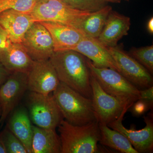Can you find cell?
Masks as SVG:
<instances>
[{"label": "cell", "mask_w": 153, "mask_h": 153, "mask_svg": "<svg viewBox=\"0 0 153 153\" xmlns=\"http://www.w3.org/2000/svg\"><path fill=\"white\" fill-rule=\"evenodd\" d=\"M36 3V0H0V13L10 10L31 13Z\"/></svg>", "instance_id": "cell-24"}, {"label": "cell", "mask_w": 153, "mask_h": 153, "mask_svg": "<svg viewBox=\"0 0 153 153\" xmlns=\"http://www.w3.org/2000/svg\"><path fill=\"white\" fill-rule=\"evenodd\" d=\"M48 1V0H36L37 3L41 2L46 1Z\"/></svg>", "instance_id": "cell-33"}, {"label": "cell", "mask_w": 153, "mask_h": 153, "mask_svg": "<svg viewBox=\"0 0 153 153\" xmlns=\"http://www.w3.org/2000/svg\"><path fill=\"white\" fill-rule=\"evenodd\" d=\"M7 127L25 146L28 153H32L33 125L27 110L20 106L13 112Z\"/></svg>", "instance_id": "cell-18"}, {"label": "cell", "mask_w": 153, "mask_h": 153, "mask_svg": "<svg viewBox=\"0 0 153 153\" xmlns=\"http://www.w3.org/2000/svg\"><path fill=\"white\" fill-rule=\"evenodd\" d=\"M128 54L140 63L151 74H153V46L133 48Z\"/></svg>", "instance_id": "cell-22"}, {"label": "cell", "mask_w": 153, "mask_h": 153, "mask_svg": "<svg viewBox=\"0 0 153 153\" xmlns=\"http://www.w3.org/2000/svg\"><path fill=\"white\" fill-rule=\"evenodd\" d=\"M40 22L49 31L53 40L54 51L69 50L87 37L81 30L61 23Z\"/></svg>", "instance_id": "cell-15"}, {"label": "cell", "mask_w": 153, "mask_h": 153, "mask_svg": "<svg viewBox=\"0 0 153 153\" xmlns=\"http://www.w3.org/2000/svg\"><path fill=\"white\" fill-rule=\"evenodd\" d=\"M112 7L106 5L104 7L91 13L82 22L79 27L88 37L97 38L103 30Z\"/></svg>", "instance_id": "cell-21"}, {"label": "cell", "mask_w": 153, "mask_h": 153, "mask_svg": "<svg viewBox=\"0 0 153 153\" xmlns=\"http://www.w3.org/2000/svg\"><path fill=\"white\" fill-rule=\"evenodd\" d=\"M10 41L7 32L0 26V52Z\"/></svg>", "instance_id": "cell-28"}, {"label": "cell", "mask_w": 153, "mask_h": 153, "mask_svg": "<svg viewBox=\"0 0 153 153\" xmlns=\"http://www.w3.org/2000/svg\"><path fill=\"white\" fill-rule=\"evenodd\" d=\"M27 90V73L25 72H12L0 86V128Z\"/></svg>", "instance_id": "cell-9"}, {"label": "cell", "mask_w": 153, "mask_h": 153, "mask_svg": "<svg viewBox=\"0 0 153 153\" xmlns=\"http://www.w3.org/2000/svg\"><path fill=\"white\" fill-rule=\"evenodd\" d=\"M0 153H7L5 148L3 144L1 138H0Z\"/></svg>", "instance_id": "cell-31"}, {"label": "cell", "mask_w": 153, "mask_h": 153, "mask_svg": "<svg viewBox=\"0 0 153 153\" xmlns=\"http://www.w3.org/2000/svg\"><path fill=\"white\" fill-rule=\"evenodd\" d=\"M61 153L100 152V137L97 121L82 126H75L63 119L58 126Z\"/></svg>", "instance_id": "cell-2"}, {"label": "cell", "mask_w": 153, "mask_h": 153, "mask_svg": "<svg viewBox=\"0 0 153 153\" xmlns=\"http://www.w3.org/2000/svg\"><path fill=\"white\" fill-rule=\"evenodd\" d=\"M32 153L61 152L60 136L55 129L38 127L33 125Z\"/></svg>", "instance_id": "cell-19"}, {"label": "cell", "mask_w": 153, "mask_h": 153, "mask_svg": "<svg viewBox=\"0 0 153 153\" xmlns=\"http://www.w3.org/2000/svg\"><path fill=\"white\" fill-rule=\"evenodd\" d=\"M127 111H124L120 117L108 125L110 128L123 134L128 140L138 153H152L153 151V114L144 117L146 124L143 128L136 130L134 128L128 129L123 124L124 116Z\"/></svg>", "instance_id": "cell-12"}, {"label": "cell", "mask_w": 153, "mask_h": 153, "mask_svg": "<svg viewBox=\"0 0 153 153\" xmlns=\"http://www.w3.org/2000/svg\"><path fill=\"white\" fill-rule=\"evenodd\" d=\"M21 44L34 61L49 60L55 52L50 33L39 22H35L31 25Z\"/></svg>", "instance_id": "cell-10"}, {"label": "cell", "mask_w": 153, "mask_h": 153, "mask_svg": "<svg viewBox=\"0 0 153 153\" xmlns=\"http://www.w3.org/2000/svg\"><path fill=\"white\" fill-rule=\"evenodd\" d=\"M91 72L102 88L130 109L140 98V90L117 71L108 68H97L88 58Z\"/></svg>", "instance_id": "cell-4"}, {"label": "cell", "mask_w": 153, "mask_h": 153, "mask_svg": "<svg viewBox=\"0 0 153 153\" xmlns=\"http://www.w3.org/2000/svg\"><path fill=\"white\" fill-rule=\"evenodd\" d=\"M91 84L92 105L96 119L99 123L108 126L119 118L124 111H128V108L102 89L91 72Z\"/></svg>", "instance_id": "cell-8"}, {"label": "cell", "mask_w": 153, "mask_h": 153, "mask_svg": "<svg viewBox=\"0 0 153 153\" xmlns=\"http://www.w3.org/2000/svg\"><path fill=\"white\" fill-rule=\"evenodd\" d=\"M31 121L41 128L55 129L63 119L53 95L30 91L27 99Z\"/></svg>", "instance_id": "cell-6"}, {"label": "cell", "mask_w": 153, "mask_h": 153, "mask_svg": "<svg viewBox=\"0 0 153 153\" xmlns=\"http://www.w3.org/2000/svg\"><path fill=\"white\" fill-rule=\"evenodd\" d=\"M99 127L100 133L99 143L102 146L120 153H138L123 134L110 128L105 124L99 123Z\"/></svg>", "instance_id": "cell-20"}, {"label": "cell", "mask_w": 153, "mask_h": 153, "mask_svg": "<svg viewBox=\"0 0 153 153\" xmlns=\"http://www.w3.org/2000/svg\"><path fill=\"white\" fill-rule=\"evenodd\" d=\"M60 83L49 60L34 61L27 73V89L44 94L53 92Z\"/></svg>", "instance_id": "cell-11"}, {"label": "cell", "mask_w": 153, "mask_h": 153, "mask_svg": "<svg viewBox=\"0 0 153 153\" xmlns=\"http://www.w3.org/2000/svg\"><path fill=\"white\" fill-rule=\"evenodd\" d=\"M73 8L82 11L94 12L107 5L104 0H62Z\"/></svg>", "instance_id": "cell-25"}, {"label": "cell", "mask_w": 153, "mask_h": 153, "mask_svg": "<svg viewBox=\"0 0 153 153\" xmlns=\"http://www.w3.org/2000/svg\"><path fill=\"white\" fill-rule=\"evenodd\" d=\"M125 1H128L129 0H125Z\"/></svg>", "instance_id": "cell-35"}, {"label": "cell", "mask_w": 153, "mask_h": 153, "mask_svg": "<svg viewBox=\"0 0 153 153\" xmlns=\"http://www.w3.org/2000/svg\"><path fill=\"white\" fill-rule=\"evenodd\" d=\"M147 28L148 32L151 34H152L153 33V18L152 17L148 21L147 25Z\"/></svg>", "instance_id": "cell-30"}, {"label": "cell", "mask_w": 153, "mask_h": 153, "mask_svg": "<svg viewBox=\"0 0 153 153\" xmlns=\"http://www.w3.org/2000/svg\"><path fill=\"white\" fill-rule=\"evenodd\" d=\"M91 13L73 8L62 0H48L36 3L30 13L35 22H57L79 29Z\"/></svg>", "instance_id": "cell-5"}, {"label": "cell", "mask_w": 153, "mask_h": 153, "mask_svg": "<svg viewBox=\"0 0 153 153\" xmlns=\"http://www.w3.org/2000/svg\"><path fill=\"white\" fill-rule=\"evenodd\" d=\"M138 100L144 102L149 106L150 109H152L153 105V86L140 90V98Z\"/></svg>", "instance_id": "cell-26"}, {"label": "cell", "mask_w": 153, "mask_h": 153, "mask_svg": "<svg viewBox=\"0 0 153 153\" xmlns=\"http://www.w3.org/2000/svg\"><path fill=\"white\" fill-rule=\"evenodd\" d=\"M131 25L129 17L112 10L97 39L107 47H115L123 37L128 35Z\"/></svg>", "instance_id": "cell-16"}, {"label": "cell", "mask_w": 153, "mask_h": 153, "mask_svg": "<svg viewBox=\"0 0 153 153\" xmlns=\"http://www.w3.org/2000/svg\"><path fill=\"white\" fill-rule=\"evenodd\" d=\"M52 94L63 118L68 123L82 126L97 121L92 100L60 82Z\"/></svg>", "instance_id": "cell-3"}, {"label": "cell", "mask_w": 153, "mask_h": 153, "mask_svg": "<svg viewBox=\"0 0 153 153\" xmlns=\"http://www.w3.org/2000/svg\"><path fill=\"white\" fill-rule=\"evenodd\" d=\"M1 106H0V116H1Z\"/></svg>", "instance_id": "cell-34"}, {"label": "cell", "mask_w": 153, "mask_h": 153, "mask_svg": "<svg viewBox=\"0 0 153 153\" xmlns=\"http://www.w3.org/2000/svg\"><path fill=\"white\" fill-rule=\"evenodd\" d=\"M34 61L21 43L10 41L0 52V62L11 73H27Z\"/></svg>", "instance_id": "cell-17"}, {"label": "cell", "mask_w": 153, "mask_h": 153, "mask_svg": "<svg viewBox=\"0 0 153 153\" xmlns=\"http://www.w3.org/2000/svg\"><path fill=\"white\" fill-rule=\"evenodd\" d=\"M130 108L134 115L140 116L144 114L149 109V106L143 102L138 100L134 103Z\"/></svg>", "instance_id": "cell-27"}, {"label": "cell", "mask_w": 153, "mask_h": 153, "mask_svg": "<svg viewBox=\"0 0 153 153\" xmlns=\"http://www.w3.org/2000/svg\"><path fill=\"white\" fill-rule=\"evenodd\" d=\"M0 138L5 148L7 153H27L23 143L7 127L1 132Z\"/></svg>", "instance_id": "cell-23"}, {"label": "cell", "mask_w": 153, "mask_h": 153, "mask_svg": "<svg viewBox=\"0 0 153 153\" xmlns=\"http://www.w3.org/2000/svg\"><path fill=\"white\" fill-rule=\"evenodd\" d=\"M11 73L0 62V86L7 79Z\"/></svg>", "instance_id": "cell-29"}, {"label": "cell", "mask_w": 153, "mask_h": 153, "mask_svg": "<svg viewBox=\"0 0 153 153\" xmlns=\"http://www.w3.org/2000/svg\"><path fill=\"white\" fill-rule=\"evenodd\" d=\"M69 50L76 51L91 60L97 68H108L118 72L117 65L108 47L97 38L86 37Z\"/></svg>", "instance_id": "cell-13"}, {"label": "cell", "mask_w": 153, "mask_h": 153, "mask_svg": "<svg viewBox=\"0 0 153 153\" xmlns=\"http://www.w3.org/2000/svg\"><path fill=\"white\" fill-rule=\"evenodd\" d=\"M34 22L30 13L13 10L0 13V26L13 43H22L25 33Z\"/></svg>", "instance_id": "cell-14"}, {"label": "cell", "mask_w": 153, "mask_h": 153, "mask_svg": "<svg viewBox=\"0 0 153 153\" xmlns=\"http://www.w3.org/2000/svg\"><path fill=\"white\" fill-rule=\"evenodd\" d=\"M106 2L113 3H120L121 2V0H104Z\"/></svg>", "instance_id": "cell-32"}, {"label": "cell", "mask_w": 153, "mask_h": 153, "mask_svg": "<svg viewBox=\"0 0 153 153\" xmlns=\"http://www.w3.org/2000/svg\"><path fill=\"white\" fill-rule=\"evenodd\" d=\"M117 65L118 72L139 90L153 86L152 75L121 45L108 47Z\"/></svg>", "instance_id": "cell-7"}, {"label": "cell", "mask_w": 153, "mask_h": 153, "mask_svg": "<svg viewBox=\"0 0 153 153\" xmlns=\"http://www.w3.org/2000/svg\"><path fill=\"white\" fill-rule=\"evenodd\" d=\"M60 82L92 99L91 71L85 56L71 50L55 51L49 59Z\"/></svg>", "instance_id": "cell-1"}]
</instances>
